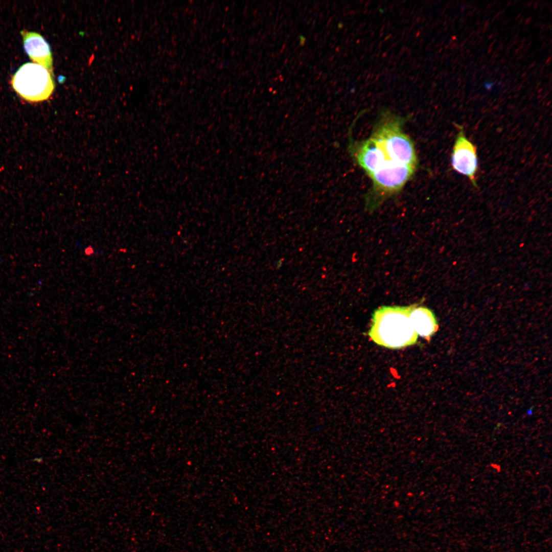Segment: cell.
<instances>
[{"mask_svg": "<svg viewBox=\"0 0 552 552\" xmlns=\"http://www.w3.org/2000/svg\"><path fill=\"white\" fill-rule=\"evenodd\" d=\"M403 121L389 110H382L370 136L355 142L353 159L370 177L379 171L398 167L417 168L415 147L402 130Z\"/></svg>", "mask_w": 552, "mask_h": 552, "instance_id": "1", "label": "cell"}, {"mask_svg": "<svg viewBox=\"0 0 552 552\" xmlns=\"http://www.w3.org/2000/svg\"><path fill=\"white\" fill-rule=\"evenodd\" d=\"M459 130L451 154V165L457 172L466 176L474 187H477L476 175L478 171L476 148L466 136L462 126Z\"/></svg>", "mask_w": 552, "mask_h": 552, "instance_id": "4", "label": "cell"}, {"mask_svg": "<svg viewBox=\"0 0 552 552\" xmlns=\"http://www.w3.org/2000/svg\"><path fill=\"white\" fill-rule=\"evenodd\" d=\"M410 319L418 335L426 339H429L438 330L435 316L432 311L426 307H417L416 304L410 313Z\"/></svg>", "mask_w": 552, "mask_h": 552, "instance_id": "6", "label": "cell"}, {"mask_svg": "<svg viewBox=\"0 0 552 552\" xmlns=\"http://www.w3.org/2000/svg\"><path fill=\"white\" fill-rule=\"evenodd\" d=\"M416 304L408 306H382L372 315L368 334L378 345L397 349L416 343L418 335L410 319Z\"/></svg>", "mask_w": 552, "mask_h": 552, "instance_id": "2", "label": "cell"}, {"mask_svg": "<svg viewBox=\"0 0 552 552\" xmlns=\"http://www.w3.org/2000/svg\"><path fill=\"white\" fill-rule=\"evenodd\" d=\"M53 75L36 63L21 65L11 80L14 89L22 98L32 102L47 100L54 89Z\"/></svg>", "mask_w": 552, "mask_h": 552, "instance_id": "3", "label": "cell"}, {"mask_svg": "<svg viewBox=\"0 0 552 552\" xmlns=\"http://www.w3.org/2000/svg\"><path fill=\"white\" fill-rule=\"evenodd\" d=\"M20 34L25 50L30 58L53 75V58L49 43L37 33L23 30Z\"/></svg>", "mask_w": 552, "mask_h": 552, "instance_id": "5", "label": "cell"}]
</instances>
